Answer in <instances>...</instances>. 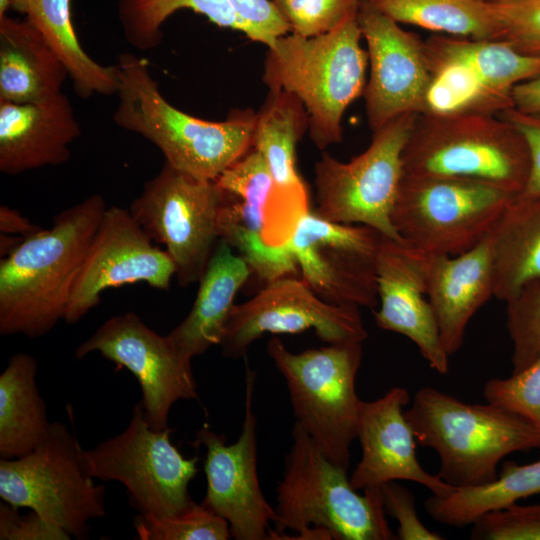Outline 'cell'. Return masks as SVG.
Wrapping results in <instances>:
<instances>
[{
  "label": "cell",
  "mask_w": 540,
  "mask_h": 540,
  "mask_svg": "<svg viewBox=\"0 0 540 540\" xmlns=\"http://www.w3.org/2000/svg\"><path fill=\"white\" fill-rule=\"evenodd\" d=\"M116 65L120 87L115 124L153 143L175 169L216 180L252 149V109L232 110L218 122L199 119L167 101L145 58L122 53Z\"/></svg>",
  "instance_id": "cell-2"
},
{
  "label": "cell",
  "mask_w": 540,
  "mask_h": 540,
  "mask_svg": "<svg viewBox=\"0 0 540 540\" xmlns=\"http://www.w3.org/2000/svg\"><path fill=\"white\" fill-rule=\"evenodd\" d=\"M133 525L141 540H227L232 537L225 519L195 502L167 517L138 514Z\"/></svg>",
  "instance_id": "cell-34"
},
{
  "label": "cell",
  "mask_w": 540,
  "mask_h": 540,
  "mask_svg": "<svg viewBox=\"0 0 540 540\" xmlns=\"http://www.w3.org/2000/svg\"><path fill=\"white\" fill-rule=\"evenodd\" d=\"M255 379V372L247 368L244 420L238 439L227 445L225 435L203 426L193 443L206 448L207 489L201 505L225 519L236 540L269 539L270 522L277 521L276 510L262 492L257 471Z\"/></svg>",
  "instance_id": "cell-16"
},
{
  "label": "cell",
  "mask_w": 540,
  "mask_h": 540,
  "mask_svg": "<svg viewBox=\"0 0 540 540\" xmlns=\"http://www.w3.org/2000/svg\"><path fill=\"white\" fill-rule=\"evenodd\" d=\"M23 239L24 237L22 236L11 237L7 235H3L2 233L1 239H0L1 255L4 257L9 255L21 243Z\"/></svg>",
  "instance_id": "cell-45"
},
{
  "label": "cell",
  "mask_w": 540,
  "mask_h": 540,
  "mask_svg": "<svg viewBox=\"0 0 540 540\" xmlns=\"http://www.w3.org/2000/svg\"><path fill=\"white\" fill-rule=\"evenodd\" d=\"M483 1L493 2V1H497V0H483Z\"/></svg>",
  "instance_id": "cell-47"
},
{
  "label": "cell",
  "mask_w": 540,
  "mask_h": 540,
  "mask_svg": "<svg viewBox=\"0 0 540 540\" xmlns=\"http://www.w3.org/2000/svg\"><path fill=\"white\" fill-rule=\"evenodd\" d=\"M429 257L403 240L382 236L376 256L378 306L373 314L379 328L409 338L430 368L445 375L449 355L427 297Z\"/></svg>",
  "instance_id": "cell-19"
},
{
  "label": "cell",
  "mask_w": 540,
  "mask_h": 540,
  "mask_svg": "<svg viewBox=\"0 0 540 540\" xmlns=\"http://www.w3.org/2000/svg\"><path fill=\"white\" fill-rule=\"evenodd\" d=\"M500 116L513 124L523 135L529 150L530 169L528 179L522 193L540 194V116L530 115L510 107Z\"/></svg>",
  "instance_id": "cell-42"
},
{
  "label": "cell",
  "mask_w": 540,
  "mask_h": 540,
  "mask_svg": "<svg viewBox=\"0 0 540 540\" xmlns=\"http://www.w3.org/2000/svg\"><path fill=\"white\" fill-rule=\"evenodd\" d=\"M81 133L73 107L61 92L36 102L0 100V171L16 175L61 165Z\"/></svg>",
  "instance_id": "cell-22"
},
{
  "label": "cell",
  "mask_w": 540,
  "mask_h": 540,
  "mask_svg": "<svg viewBox=\"0 0 540 540\" xmlns=\"http://www.w3.org/2000/svg\"><path fill=\"white\" fill-rule=\"evenodd\" d=\"M416 442L436 451L437 475L455 488L494 481L507 455L540 449V434L518 415L487 404H468L433 387H423L404 412Z\"/></svg>",
  "instance_id": "cell-4"
},
{
  "label": "cell",
  "mask_w": 540,
  "mask_h": 540,
  "mask_svg": "<svg viewBox=\"0 0 540 540\" xmlns=\"http://www.w3.org/2000/svg\"><path fill=\"white\" fill-rule=\"evenodd\" d=\"M37 360L16 353L0 375V457L22 458L48 436L51 423L36 377Z\"/></svg>",
  "instance_id": "cell-29"
},
{
  "label": "cell",
  "mask_w": 540,
  "mask_h": 540,
  "mask_svg": "<svg viewBox=\"0 0 540 540\" xmlns=\"http://www.w3.org/2000/svg\"><path fill=\"white\" fill-rule=\"evenodd\" d=\"M386 512L398 523L396 537L399 540H442L440 534L429 530L420 520L412 492L391 481L382 487Z\"/></svg>",
  "instance_id": "cell-40"
},
{
  "label": "cell",
  "mask_w": 540,
  "mask_h": 540,
  "mask_svg": "<svg viewBox=\"0 0 540 540\" xmlns=\"http://www.w3.org/2000/svg\"><path fill=\"white\" fill-rule=\"evenodd\" d=\"M492 296L493 268L487 238L458 255L429 257L427 297L449 356L462 347L469 321Z\"/></svg>",
  "instance_id": "cell-23"
},
{
  "label": "cell",
  "mask_w": 540,
  "mask_h": 540,
  "mask_svg": "<svg viewBox=\"0 0 540 540\" xmlns=\"http://www.w3.org/2000/svg\"><path fill=\"white\" fill-rule=\"evenodd\" d=\"M398 23L444 35L501 40L502 30L490 2L483 0H363Z\"/></svg>",
  "instance_id": "cell-31"
},
{
  "label": "cell",
  "mask_w": 540,
  "mask_h": 540,
  "mask_svg": "<svg viewBox=\"0 0 540 540\" xmlns=\"http://www.w3.org/2000/svg\"><path fill=\"white\" fill-rule=\"evenodd\" d=\"M223 197L218 215V236L235 248L251 271L265 283L297 273L288 248L268 247L262 239L264 209L274 186L263 156L252 148L216 180Z\"/></svg>",
  "instance_id": "cell-20"
},
{
  "label": "cell",
  "mask_w": 540,
  "mask_h": 540,
  "mask_svg": "<svg viewBox=\"0 0 540 540\" xmlns=\"http://www.w3.org/2000/svg\"><path fill=\"white\" fill-rule=\"evenodd\" d=\"M540 493V460L519 465L504 463L498 477L481 486L457 488L447 496L431 494L425 501L427 514L435 521L462 527L482 515L506 508L518 500Z\"/></svg>",
  "instance_id": "cell-30"
},
{
  "label": "cell",
  "mask_w": 540,
  "mask_h": 540,
  "mask_svg": "<svg viewBox=\"0 0 540 540\" xmlns=\"http://www.w3.org/2000/svg\"><path fill=\"white\" fill-rule=\"evenodd\" d=\"M506 304L512 373H516L540 356V282L529 284Z\"/></svg>",
  "instance_id": "cell-35"
},
{
  "label": "cell",
  "mask_w": 540,
  "mask_h": 540,
  "mask_svg": "<svg viewBox=\"0 0 540 540\" xmlns=\"http://www.w3.org/2000/svg\"><path fill=\"white\" fill-rule=\"evenodd\" d=\"M490 3L501 26V40L524 54L540 55V0H497Z\"/></svg>",
  "instance_id": "cell-39"
},
{
  "label": "cell",
  "mask_w": 540,
  "mask_h": 540,
  "mask_svg": "<svg viewBox=\"0 0 540 540\" xmlns=\"http://www.w3.org/2000/svg\"><path fill=\"white\" fill-rule=\"evenodd\" d=\"M514 195L477 179L404 173L391 223L425 255H458L487 237Z\"/></svg>",
  "instance_id": "cell-8"
},
{
  "label": "cell",
  "mask_w": 540,
  "mask_h": 540,
  "mask_svg": "<svg viewBox=\"0 0 540 540\" xmlns=\"http://www.w3.org/2000/svg\"><path fill=\"white\" fill-rule=\"evenodd\" d=\"M424 45L435 79L450 70L464 73L496 113L513 106L511 94L518 84L540 75V55L519 52L504 40L440 34Z\"/></svg>",
  "instance_id": "cell-24"
},
{
  "label": "cell",
  "mask_w": 540,
  "mask_h": 540,
  "mask_svg": "<svg viewBox=\"0 0 540 540\" xmlns=\"http://www.w3.org/2000/svg\"><path fill=\"white\" fill-rule=\"evenodd\" d=\"M19 507L7 502L0 504L1 540H69L71 536L61 528L51 524L38 513L18 512Z\"/></svg>",
  "instance_id": "cell-41"
},
{
  "label": "cell",
  "mask_w": 540,
  "mask_h": 540,
  "mask_svg": "<svg viewBox=\"0 0 540 540\" xmlns=\"http://www.w3.org/2000/svg\"><path fill=\"white\" fill-rule=\"evenodd\" d=\"M223 192L215 180L181 172L164 161L129 211L152 241L172 258L178 284L201 279L215 249Z\"/></svg>",
  "instance_id": "cell-12"
},
{
  "label": "cell",
  "mask_w": 540,
  "mask_h": 540,
  "mask_svg": "<svg viewBox=\"0 0 540 540\" xmlns=\"http://www.w3.org/2000/svg\"><path fill=\"white\" fill-rule=\"evenodd\" d=\"M93 352L135 376L141 388L144 417L153 430L168 428L174 403L198 399L191 359L168 335L156 333L133 312L107 319L76 348L75 357L81 359Z\"/></svg>",
  "instance_id": "cell-15"
},
{
  "label": "cell",
  "mask_w": 540,
  "mask_h": 540,
  "mask_svg": "<svg viewBox=\"0 0 540 540\" xmlns=\"http://www.w3.org/2000/svg\"><path fill=\"white\" fill-rule=\"evenodd\" d=\"M493 296L504 302L540 282V194H515L487 235Z\"/></svg>",
  "instance_id": "cell-27"
},
{
  "label": "cell",
  "mask_w": 540,
  "mask_h": 540,
  "mask_svg": "<svg viewBox=\"0 0 540 540\" xmlns=\"http://www.w3.org/2000/svg\"><path fill=\"white\" fill-rule=\"evenodd\" d=\"M176 273L167 251L152 240L129 209H106L74 283L64 320L77 323L109 288L143 282L167 290Z\"/></svg>",
  "instance_id": "cell-18"
},
{
  "label": "cell",
  "mask_w": 540,
  "mask_h": 540,
  "mask_svg": "<svg viewBox=\"0 0 540 540\" xmlns=\"http://www.w3.org/2000/svg\"><path fill=\"white\" fill-rule=\"evenodd\" d=\"M416 117L404 114L373 131L369 146L348 162L323 152L314 170V212L332 222L367 225L402 240L391 223V212L404 174L403 151Z\"/></svg>",
  "instance_id": "cell-11"
},
{
  "label": "cell",
  "mask_w": 540,
  "mask_h": 540,
  "mask_svg": "<svg viewBox=\"0 0 540 540\" xmlns=\"http://www.w3.org/2000/svg\"><path fill=\"white\" fill-rule=\"evenodd\" d=\"M472 540H540V504L519 505L488 512L470 532Z\"/></svg>",
  "instance_id": "cell-38"
},
{
  "label": "cell",
  "mask_w": 540,
  "mask_h": 540,
  "mask_svg": "<svg viewBox=\"0 0 540 540\" xmlns=\"http://www.w3.org/2000/svg\"><path fill=\"white\" fill-rule=\"evenodd\" d=\"M308 129V114L301 100L285 90H269L256 113L252 148L265 159L274 186L304 183L296 169V146Z\"/></svg>",
  "instance_id": "cell-32"
},
{
  "label": "cell",
  "mask_w": 540,
  "mask_h": 540,
  "mask_svg": "<svg viewBox=\"0 0 540 540\" xmlns=\"http://www.w3.org/2000/svg\"><path fill=\"white\" fill-rule=\"evenodd\" d=\"M309 329L327 344L363 343L368 337L359 307L326 302L302 278L287 275L266 283L246 302L234 304L218 346L224 357L236 359L266 333Z\"/></svg>",
  "instance_id": "cell-13"
},
{
  "label": "cell",
  "mask_w": 540,
  "mask_h": 540,
  "mask_svg": "<svg viewBox=\"0 0 540 540\" xmlns=\"http://www.w3.org/2000/svg\"><path fill=\"white\" fill-rule=\"evenodd\" d=\"M251 273L243 257L220 240L199 280L190 312L167 334L185 357L192 360L219 345L234 298Z\"/></svg>",
  "instance_id": "cell-25"
},
{
  "label": "cell",
  "mask_w": 540,
  "mask_h": 540,
  "mask_svg": "<svg viewBox=\"0 0 540 540\" xmlns=\"http://www.w3.org/2000/svg\"><path fill=\"white\" fill-rule=\"evenodd\" d=\"M382 236L367 225L332 222L310 211L287 245L302 279L321 299L373 311L378 306L376 256Z\"/></svg>",
  "instance_id": "cell-14"
},
{
  "label": "cell",
  "mask_w": 540,
  "mask_h": 540,
  "mask_svg": "<svg viewBox=\"0 0 540 540\" xmlns=\"http://www.w3.org/2000/svg\"><path fill=\"white\" fill-rule=\"evenodd\" d=\"M267 353L286 382L295 422L331 462L348 470L362 403L355 388L362 343L293 353L273 336Z\"/></svg>",
  "instance_id": "cell-7"
},
{
  "label": "cell",
  "mask_w": 540,
  "mask_h": 540,
  "mask_svg": "<svg viewBox=\"0 0 540 540\" xmlns=\"http://www.w3.org/2000/svg\"><path fill=\"white\" fill-rule=\"evenodd\" d=\"M8 10H9V1L0 0V17L7 14Z\"/></svg>",
  "instance_id": "cell-46"
},
{
  "label": "cell",
  "mask_w": 540,
  "mask_h": 540,
  "mask_svg": "<svg viewBox=\"0 0 540 540\" xmlns=\"http://www.w3.org/2000/svg\"><path fill=\"white\" fill-rule=\"evenodd\" d=\"M171 428L153 430L138 402L128 426L90 450H81L86 472L94 479L123 484L130 505L139 514L167 517L184 511L194 501L189 484L199 458H185L171 442Z\"/></svg>",
  "instance_id": "cell-10"
},
{
  "label": "cell",
  "mask_w": 540,
  "mask_h": 540,
  "mask_svg": "<svg viewBox=\"0 0 540 540\" xmlns=\"http://www.w3.org/2000/svg\"><path fill=\"white\" fill-rule=\"evenodd\" d=\"M291 446L276 490L277 521L269 539L285 529L298 535L323 528L335 540H394L385 513L382 488L359 494L346 469L331 462L295 422Z\"/></svg>",
  "instance_id": "cell-6"
},
{
  "label": "cell",
  "mask_w": 540,
  "mask_h": 540,
  "mask_svg": "<svg viewBox=\"0 0 540 540\" xmlns=\"http://www.w3.org/2000/svg\"><path fill=\"white\" fill-rule=\"evenodd\" d=\"M8 1L9 10L24 15L65 65L79 96L117 94V65L99 64L82 48L72 23L71 0Z\"/></svg>",
  "instance_id": "cell-28"
},
{
  "label": "cell",
  "mask_w": 540,
  "mask_h": 540,
  "mask_svg": "<svg viewBox=\"0 0 540 540\" xmlns=\"http://www.w3.org/2000/svg\"><path fill=\"white\" fill-rule=\"evenodd\" d=\"M512 107L540 116V75L518 84L511 94Z\"/></svg>",
  "instance_id": "cell-43"
},
{
  "label": "cell",
  "mask_w": 540,
  "mask_h": 540,
  "mask_svg": "<svg viewBox=\"0 0 540 540\" xmlns=\"http://www.w3.org/2000/svg\"><path fill=\"white\" fill-rule=\"evenodd\" d=\"M357 15L358 10L351 12L318 36L288 33L267 50L263 82L269 90H285L301 100L311 140L320 150L342 141L345 111L366 86L368 54Z\"/></svg>",
  "instance_id": "cell-3"
},
{
  "label": "cell",
  "mask_w": 540,
  "mask_h": 540,
  "mask_svg": "<svg viewBox=\"0 0 540 540\" xmlns=\"http://www.w3.org/2000/svg\"><path fill=\"white\" fill-rule=\"evenodd\" d=\"M107 207L99 194L24 237L0 263V334L39 338L64 319L71 292Z\"/></svg>",
  "instance_id": "cell-1"
},
{
  "label": "cell",
  "mask_w": 540,
  "mask_h": 540,
  "mask_svg": "<svg viewBox=\"0 0 540 540\" xmlns=\"http://www.w3.org/2000/svg\"><path fill=\"white\" fill-rule=\"evenodd\" d=\"M409 400L408 390L399 386L376 400H362L356 437L362 457L349 477L355 490L381 488L398 480L418 483L436 496L457 489L428 473L417 460L416 439L403 410Z\"/></svg>",
  "instance_id": "cell-21"
},
{
  "label": "cell",
  "mask_w": 540,
  "mask_h": 540,
  "mask_svg": "<svg viewBox=\"0 0 540 540\" xmlns=\"http://www.w3.org/2000/svg\"><path fill=\"white\" fill-rule=\"evenodd\" d=\"M293 34L314 37L333 30L361 0H272Z\"/></svg>",
  "instance_id": "cell-37"
},
{
  "label": "cell",
  "mask_w": 540,
  "mask_h": 540,
  "mask_svg": "<svg viewBox=\"0 0 540 540\" xmlns=\"http://www.w3.org/2000/svg\"><path fill=\"white\" fill-rule=\"evenodd\" d=\"M68 71L25 18L0 17V100L17 104L59 94Z\"/></svg>",
  "instance_id": "cell-26"
},
{
  "label": "cell",
  "mask_w": 540,
  "mask_h": 540,
  "mask_svg": "<svg viewBox=\"0 0 540 540\" xmlns=\"http://www.w3.org/2000/svg\"><path fill=\"white\" fill-rule=\"evenodd\" d=\"M183 9L201 14L219 27L245 34V26L228 0H119L118 16L130 45L149 50L161 42L164 23Z\"/></svg>",
  "instance_id": "cell-33"
},
{
  "label": "cell",
  "mask_w": 540,
  "mask_h": 540,
  "mask_svg": "<svg viewBox=\"0 0 540 540\" xmlns=\"http://www.w3.org/2000/svg\"><path fill=\"white\" fill-rule=\"evenodd\" d=\"M483 396L488 403L523 418L540 434V356L508 378L488 380Z\"/></svg>",
  "instance_id": "cell-36"
},
{
  "label": "cell",
  "mask_w": 540,
  "mask_h": 540,
  "mask_svg": "<svg viewBox=\"0 0 540 540\" xmlns=\"http://www.w3.org/2000/svg\"><path fill=\"white\" fill-rule=\"evenodd\" d=\"M81 450L64 423H51L46 439L30 454L0 460V497L35 511L70 536L86 538L88 522L106 515L105 487L86 472Z\"/></svg>",
  "instance_id": "cell-9"
},
{
  "label": "cell",
  "mask_w": 540,
  "mask_h": 540,
  "mask_svg": "<svg viewBox=\"0 0 540 540\" xmlns=\"http://www.w3.org/2000/svg\"><path fill=\"white\" fill-rule=\"evenodd\" d=\"M402 159L405 174L472 178L512 194L524 190L530 169L520 131L499 114L476 109L417 115Z\"/></svg>",
  "instance_id": "cell-5"
},
{
  "label": "cell",
  "mask_w": 540,
  "mask_h": 540,
  "mask_svg": "<svg viewBox=\"0 0 540 540\" xmlns=\"http://www.w3.org/2000/svg\"><path fill=\"white\" fill-rule=\"evenodd\" d=\"M357 17L367 45L370 73L363 96L372 132L401 115L428 112L435 76L424 41L363 0Z\"/></svg>",
  "instance_id": "cell-17"
},
{
  "label": "cell",
  "mask_w": 540,
  "mask_h": 540,
  "mask_svg": "<svg viewBox=\"0 0 540 540\" xmlns=\"http://www.w3.org/2000/svg\"><path fill=\"white\" fill-rule=\"evenodd\" d=\"M0 230L4 234H20L22 237H27L38 232L41 228L30 223L16 210L2 205L0 207Z\"/></svg>",
  "instance_id": "cell-44"
}]
</instances>
